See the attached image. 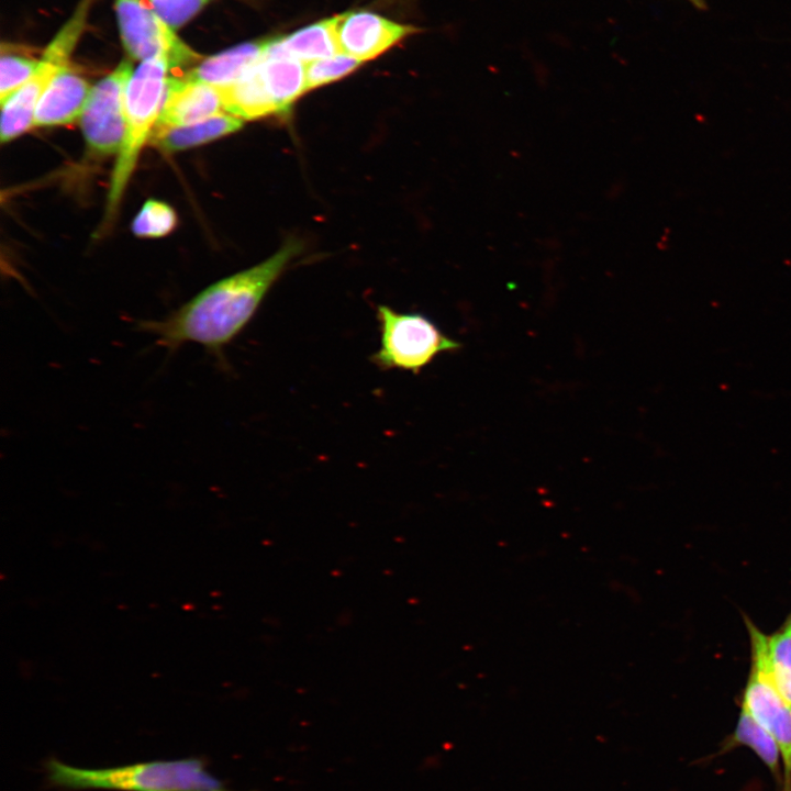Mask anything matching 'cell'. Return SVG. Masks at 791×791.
I'll list each match as a JSON object with an SVG mask.
<instances>
[{
	"mask_svg": "<svg viewBox=\"0 0 791 791\" xmlns=\"http://www.w3.org/2000/svg\"><path fill=\"white\" fill-rule=\"evenodd\" d=\"M41 62L22 54L2 51L0 60V101L19 90L38 69Z\"/></svg>",
	"mask_w": 791,
	"mask_h": 791,
	"instance_id": "cell-20",
	"label": "cell"
},
{
	"mask_svg": "<svg viewBox=\"0 0 791 791\" xmlns=\"http://www.w3.org/2000/svg\"><path fill=\"white\" fill-rule=\"evenodd\" d=\"M224 112L222 90L183 76L169 77L154 130L181 126Z\"/></svg>",
	"mask_w": 791,
	"mask_h": 791,
	"instance_id": "cell-9",
	"label": "cell"
},
{
	"mask_svg": "<svg viewBox=\"0 0 791 791\" xmlns=\"http://www.w3.org/2000/svg\"><path fill=\"white\" fill-rule=\"evenodd\" d=\"M339 53L360 62L372 59L417 30L377 13L354 10L334 16Z\"/></svg>",
	"mask_w": 791,
	"mask_h": 791,
	"instance_id": "cell-8",
	"label": "cell"
},
{
	"mask_svg": "<svg viewBox=\"0 0 791 791\" xmlns=\"http://www.w3.org/2000/svg\"><path fill=\"white\" fill-rule=\"evenodd\" d=\"M258 62L232 86L221 89L224 111L242 120L279 114L263 81Z\"/></svg>",
	"mask_w": 791,
	"mask_h": 791,
	"instance_id": "cell-17",
	"label": "cell"
},
{
	"mask_svg": "<svg viewBox=\"0 0 791 791\" xmlns=\"http://www.w3.org/2000/svg\"><path fill=\"white\" fill-rule=\"evenodd\" d=\"M67 63L44 55L36 73L1 102L0 138L10 142L33 126L37 103L56 73Z\"/></svg>",
	"mask_w": 791,
	"mask_h": 791,
	"instance_id": "cell-11",
	"label": "cell"
},
{
	"mask_svg": "<svg viewBox=\"0 0 791 791\" xmlns=\"http://www.w3.org/2000/svg\"><path fill=\"white\" fill-rule=\"evenodd\" d=\"M164 58L143 62L132 73L125 90L124 137L116 155L107 199V222L114 216L138 155L158 120L169 77Z\"/></svg>",
	"mask_w": 791,
	"mask_h": 791,
	"instance_id": "cell-3",
	"label": "cell"
},
{
	"mask_svg": "<svg viewBox=\"0 0 791 791\" xmlns=\"http://www.w3.org/2000/svg\"><path fill=\"white\" fill-rule=\"evenodd\" d=\"M361 63L343 53L310 62L305 66L307 90L338 80L354 71Z\"/></svg>",
	"mask_w": 791,
	"mask_h": 791,
	"instance_id": "cell-21",
	"label": "cell"
},
{
	"mask_svg": "<svg viewBox=\"0 0 791 791\" xmlns=\"http://www.w3.org/2000/svg\"><path fill=\"white\" fill-rule=\"evenodd\" d=\"M116 13L124 46L133 57L143 62L164 58L170 68L198 58L149 8V3L118 0Z\"/></svg>",
	"mask_w": 791,
	"mask_h": 791,
	"instance_id": "cell-6",
	"label": "cell"
},
{
	"mask_svg": "<svg viewBox=\"0 0 791 791\" xmlns=\"http://www.w3.org/2000/svg\"><path fill=\"white\" fill-rule=\"evenodd\" d=\"M751 654L765 666L779 694L791 705V614L772 635H765L750 620H746Z\"/></svg>",
	"mask_w": 791,
	"mask_h": 791,
	"instance_id": "cell-12",
	"label": "cell"
},
{
	"mask_svg": "<svg viewBox=\"0 0 791 791\" xmlns=\"http://www.w3.org/2000/svg\"><path fill=\"white\" fill-rule=\"evenodd\" d=\"M132 68L123 62L91 88L80 115L89 152L98 157L118 155L125 129V90Z\"/></svg>",
	"mask_w": 791,
	"mask_h": 791,
	"instance_id": "cell-5",
	"label": "cell"
},
{
	"mask_svg": "<svg viewBox=\"0 0 791 791\" xmlns=\"http://www.w3.org/2000/svg\"><path fill=\"white\" fill-rule=\"evenodd\" d=\"M377 320L380 346L370 359L382 370L398 369L417 375L439 354L461 347L420 313H401L388 305H378Z\"/></svg>",
	"mask_w": 791,
	"mask_h": 791,
	"instance_id": "cell-4",
	"label": "cell"
},
{
	"mask_svg": "<svg viewBox=\"0 0 791 791\" xmlns=\"http://www.w3.org/2000/svg\"><path fill=\"white\" fill-rule=\"evenodd\" d=\"M258 67L279 115L288 113L293 101L307 91L305 66L294 58L267 57L263 54Z\"/></svg>",
	"mask_w": 791,
	"mask_h": 791,
	"instance_id": "cell-16",
	"label": "cell"
},
{
	"mask_svg": "<svg viewBox=\"0 0 791 791\" xmlns=\"http://www.w3.org/2000/svg\"><path fill=\"white\" fill-rule=\"evenodd\" d=\"M689 1H691L695 7H698L700 9L704 8L703 0H689Z\"/></svg>",
	"mask_w": 791,
	"mask_h": 791,
	"instance_id": "cell-23",
	"label": "cell"
},
{
	"mask_svg": "<svg viewBox=\"0 0 791 791\" xmlns=\"http://www.w3.org/2000/svg\"><path fill=\"white\" fill-rule=\"evenodd\" d=\"M242 125V119L224 111L191 124L154 130L149 141L161 152L175 153L223 137Z\"/></svg>",
	"mask_w": 791,
	"mask_h": 791,
	"instance_id": "cell-15",
	"label": "cell"
},
{
	"mask_svg": "<svg viewBox=\"0 0 791 791\" xmlns=\"http://www.w3.org/2000/svg\"><path fill=\"white\" fill-rule=\"evenodd\" d=\"M740 703L777 742L783 765L781 791H791V705L779 694L764 664L754 654Z\"/></svg>",
	"mask_w": 791,
	"mask_h": 791,
	"instance_id": "cell-7",
	"label": "cell"
},
{
	"mask_svg": "<svg viewBox=\"0 0 791 791\" xmlns=\"http://www.w3.org/2000/svg\"><path fill=\"white\" fill-rule=\"evenodd\" d=\"M90 85L67 65L54 76L43 92L33 120V126H57L74 122L86 105Z\"/></svg>",
	"mask_w": 791,
	"mask_h": 791,
	"instance_id": "cell-10",
	"label": "cell"
},
{
	"mask_svg": "<svg viewBox=\"0 0 791 791\" xmlns=\"http://www.w3.org/2000/svg\"><path fill=\"white\" fill-rule=\"evenodd\" d=\"M266 40L244 43L203 60L185 78L225 89L236 82L263 56Z\"/></svg>",
	"mask_w": 791,
	"mask_h": 791,
	"instance_id": "cell-14",
	"label": "cell"
},
{
	"mask_svg": "<svg viewBox=\"0 0 791 791\" xmlns=\"http://www.w3.org/2000/svg\"><path fill=\"white\" fill-rule=\"evenodd\" d=\"M210 0H149L155 13L170 27H179Z\"/></svg>",
	"mask_w": 791,
	"mask_h": 791,
	"instance_id": "cell-22",
	"label": "cell"
},
{
	"mask_svg": "<svg viewBox=\"0 0 791 791\" xmlns=\"http://www.w3.org/2000/svg\"><path fill=\"white\" fill-rule=\"evenodd\" d=\"M301 250L289 238L265 261L221 279L161 320L142 321L138 328L169 350L198 344L224 361V350L247 326L270 287Z\"/></svg>",
	"mask_w": 791,
	"mask_h": 791,
	"instance_id": "cell-1",
	"label": "cell"
},
{
	"mask_svg": "<svg viewBox=\"0 0 791 791\" xmlns=\"http://www.w3.org/2000/svg\"><path fill=\"white\" fill-rule=\"evenodd\" d=\"M177 216L167 203L148 200L144 203L132 223V231L141 237H160L167 235L176 225Z\"/></svg>",
	"mask_w": 791,
	"mask_h": 791,
	"instance_id": "cell-19",
	"label": "cell"
},
{
	"mask_svg": "<svg viewBox=\"0 0 791 791\" xmlns=\"http://www.w3.org/2000/svg\"><path fill=\"white\" fill-rule=\"evenodd\" d=\"M46 772L53 786L71 790L233 791L205 769L201 758L193 757L102 769L77 768L52 758Z\"/></svg>",
	"mask_w": 791,
	"mask_h": 791,
	"instance_id": "cell-2",
	"label": "cell"
},
{
	"mask_svg": "<svg viewBox=\"0 0 791 791\" xmlns=\"http://www.w3.org/2000/svg\"><path fill=\"white\" fill-rule=\"evenodd\" d=\"M339 53L334 16L302 27L285 37L266 40L264 56L313 62Z\"/></svg>",
	"mask_w": 791,
	"mask_h": 791,
	"instance_id": "cell-13",
	"label": "cell"
},
{
	"mask_svg": "<svg viewBox=\"0 0 791 791\" xmlns=\"http://www.w3.org/2000/svg\"><path fill=\"white\" fill-rule=\"evenodd\" d=\"M737 746L750 748L770 770L777 786L782 788L783 777L780 771L779 746L775 738L743 708H740L734 732L725 740L724 748L728 750Z\"/></svg>",
	"mask_w": 791,
	"mask_h": 791,
	"instance_id": "cell-18",
	"label": "cell"
}]
</instances>
